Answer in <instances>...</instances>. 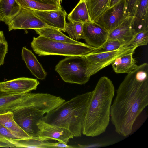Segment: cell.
Returning <instances> with one entry per match:
<instances>
[{
  "mask_svg": "<svg viewBox=\"0 0 148 148\" xmlns=\"http://www.w3.org/2000/svg\"><path fill=\"white\" fill-rule=\"evenodd\" d=\"M8 45L6 40L0 42V66L3 64L8 51Z\"/></svg>",
  "mask_w": 148,
  "mask_h": 148,
  "instance_id": "obj_31",
  "label": "cell"
},
{
  "mask_svg": "<svg viewBox=\"0 0 148 148\" xmlns=\"http://www.w3.org/2000/svg\"><path fill=\"white\" fill-rule=\"evenodd\" d=\"M5 23L9 31L18 29L34 30L49 27L34 14L33 10L22 8L14 18Z\"/></svg>",
  "mask_w": 148,
  "mask_h": 148,
  "instance_id": "obj_9",
  "label": "cell"
},
{
  "mask_svg": "<svg viewBox=\"0 0 148 148\" xmlns=\"http://www.w3.org/2000/svg\"><path fill=\"white\" fill-rule=\"evenodd\" d=\"M126 0H121L109 8L94 22L109 33L120 25L128 16L126 12Z\"/></svg>",
  "mask_w": 148,
  "mask_h": 148,
  "instance_id": "obj_8",
  "label": "cell"
},
{
  "mask_svg": "<svg viewBox=\"0 0 148 148\" xmlns=\"http://www.w3.org/2000/svg\"><path fill=\"white\" fill-rule=\"evenodd\" d=\"M39 84L36 79L20 77L0 82V90L9 95L24 94L36 90Z\"/></svg>",
  "mask_w": 148,
  "mask_h": 148,
  "instance_id": "obj_11",
  "label": "cell"
},
{
  "mask_svg": "<svg viewBox=\"0 0 148 148\" xmlns=\"http://www.w3.org/2000/svg\"><path fill=\"white\" fill-rule=\"evenodd\" d=\"M148 105V64L143 63L127 74L116 91L110 120L116 132L126 137L136 119Z\"/></svg>",
  "mask_w": 148,
  "mask_h": 148,
  "instance_id": "obj_1",
  "label": "cell"
},
{
  "mask_svg": "<svg viewBox=\"0 0 148 148\" xmlns=\"http://www.w3.org/2000/svg\"><path fill=\"white\" fill-rule=\"evenodd\" d=\"M112 81L103 76L91 91L82 127V134L97 136L105 132L110 120V110L114 95Z\"/></svg>",
  "mask_w": 148,
  "mask_h": 148,
  "instance_id": "obj_2",
  "label": "cell"
},
{
  "mask_svg": "<svg viewBox=\"0 0 148 148\" xmlns=\"http://www.w3.org/2000/svg\"><path fill=\"white\" fill-rule=\"evenodd\" d=\"M121 0H110L109 8L115 5Z\"/></svg>",
  "mask_w": 148,
  "mask_h": 148,
  "instance_id": "obj_35",
  "label": "cell"
},
{
  "mask_svg": "<svg viewBox=\"0 0 148 148\" xmlns=\"http://www.w3.org/2000/svg\"><path fill=\"white\" fill-rule=\"evenodd\" d=\"M137 46L122 47L112 51L90 53L84 56L86 63V75L88 77L111 64L117 58L125 54L134 53Z\"/></svg>",
  "mask_w": 148,
  "mask_h": 148,
  "instance_id": "obj_7",
  "label": "cell"
},
{
  "mask_svg": "<svg viewBox=\"0 0 148 148\" xmlns=\"http://www.w3.org/2000/svg\"><path fill=\"white\" fill-rule=\"evenodd\" d=\"M0 123L13 135L21 139L32 138L21 129L13 118V112L8 111L0 114Z\"/></svg>",
  "mask_w": 148,
  "mask_h": 148,
  "instance_id": "obj_19",
  "label": "cell"
},
{
  "mask_svg": "<svg viewBox=\"0 0 148 148\" xmlns=\"http://www.w3.org/2000/svg\"><path fill=\"white\" fill-rule=\"evenodd\" d=\"M134 53H130L117 58L111 64L113 69L116 73L128 74L136 69L138 65L133 58Z\"/></svg>",
  "mask_w": 148,
  "mask_h": 148,
  "instance_id": "obj_18",
  "label": "cell"
},
{
  "mask_svg": "<svg viewBox=\"0 0 148 148\" xmlns=\"http://www.w3.org/2000/svg\"><path fill=\"white\" fill-rule=\"evenodd\" d=\"M19 139H21L13 135L0 123V145L1 147H14L13 141Z\"/></svg>",
  "mask_w": 148,
  "mask_h": 148,
  "instance_id": "obj_27",
  "label": "cell"
},
{
  "mask_svg": "<svg viewBox=\"0 0 148 148\" xmlns=\"http://www.w3.org/2000/svg\"><path fill=\"white\" fill-rule=\"evenodd\" d=\"M104 144L101 143H95L87 145H78L77 146V147H95L98 146H103Z\"/></svg>",
  "mask_w": 148,
  "mask_h": 148,
  "instance_id": "obj_34",
  "label": "cell"
},
{
  "mask_svg": "<svg viewBox=\"0 0 148 148\" xmlns=\"http://www.w3.org/2000/svg\"><path fill=\"white\" fill-rule=\"evenodd\" d=\"M13 145L14 147L51 148V143L33 138L15 140Z\"/></svg>",
  "mask_w": 148,
  "mask_h": 148,
  "instance_id": "obj_25",
  "label": "cell"
},
{
  "mask_svg": "<svg viewBox=\"0 0 148 148\" xmlns=\"http://www.w3.org/2000/svg\"><path fill=\"white\" fill-rule=\"evenodd\" d=\"M140 0H126V12L128 16H134Z\"/></svg>",
  "mask_w": 148,
  "mask_h": 148,
  "instance_id": "obj_30",
  "label": "cell"
},
{
  "mask_svg": "<svg viewBox=\"0 0 148 148\" xmlns=\"http://www.w3.org/2000/svg\"><path fill=\"white\" fill-rule=\"evenodd\" d=\"M39 3L58 6L61 7L59 0H35Z\"/></svg>",
  "mask_w": 148,
  "mask_h": 148,
  "instance_id": "obj_33",
  "label": "cell"
},
{
  "mask_svg": "<svg viewBox=\"0 0 148 148\" xmlns=\"http://www.w3.org/2000/svg\"><path fill=\"white\" fill-rule=\"evenodd\" d=\"M21 8L27 9L49 11L62 8L56 5L39 3L35 0H16Z\"/></svg>",
  "mask_w": 148,
  "mask_h": 148,
  "instance_id": "obj_24",
  "label": "cell"
},
{
  "mask_svg": "<svg viewBox=\"0 0 148 148\" xmlns=\"http://www.w3.org/2000/svg\"><path fill=\"white\" fill-rule=\"evenodd\" d=\"M148 43V29L137 33L126 47L147 45Z\"/></svg>",
  "mask_w": 148,
  "mask_h": 148,
  "instance_id": "obj_29",
  "label": "cell"
},
{
  "mask_svg": "<svg viewBox=\"0 0 148 148\" xmlns=\"http://www.w3.org/2000/svg\"><path fill=\"white\" fill-rule=\"evenodd\" d=\"M39 36H42L55 40L77 44L83 43L71 39L64 34L60 30L56 28L47 27L34 29Z\"/></svg>",
  "mask_w": 148,
  "mask_h": 148,
  "instance_id": "obj_21",
  "label": "cell"
},
{
  "mask_svg": "<svg viewBox=\"0 0 148 148\" xmlns=\"http://www.w3.org/2000/svg\"><path fill=\"white\" fill-rule=\"evenodd\" d=\"M31 46L39 56L57 55L67 57L84 56L97 48L85 43L77 44L63 42L42 36L33 37Z\"/></svg>",
  "mask_w": 148,
  "mask_h": 148,
  "instance_id": "obj_5",
  "label": "cell"
},
{
  "mask_svg": "<svg viewBox=\"0 0 148 148\" xmlns=\"http://www.w3.org/2000/svg\"><path fill=\"white\" fill-rule=\"evenodd\" d=\"M21 9L16 0H0V21L5 23L12 20Z\"/></svg>",
  "mask_w": 148,
  "mask_h": 148,
  "instance_id": "obj_20",
  "label": "cell"
},
{
  "mask_svg": "<svg viewBox=\"0 0 148 148\" xmlns=\"http://www.w3.org/2000/svg\"><path fill=\"white\" fill-rule=\"evenodd\" d=\"M83 38L88 45L95 48L101 46L108 39L109 32L93 22L84 23Z\"/></svg>",
  "mask_w": 148,
  "mask_h": 148,
  "instance_id": "obj_12",
  "label": "cell"
},
{
  "mask_svg": "<svg viewBox=\"0 0 148 148\" xmlns=\"http://www.w3.org/2000/svg\"><path fill=\"white\" fill-rule=\"evenodd\" d=\"M59 1H60H60H62V0H59Z\"/></svg>",
  "mask_w": 148,
  "mask_h": 148,
  "instance_id": "obj_38",
  "label": "cell"
},
{
  "mask_svg": "<svg viewBox=\"0 0 148 148\" xmlns=\"http://www.w3.org/2000/svg\"><path fill=\"white\" fill-rule=\"evenodd\" d=\"M38 129V139L47 141L54 140L67 144L74 137L67 129L47 123L42 120L37 123Z\"/></svg>",
  "mask_w": 148,
  "mask_h": 148,
  "instance_id": "obj_10",
  "label": "cell"
},
{
  "mask_svg": "<svg viewBox=\"0 0 148 148\" xmlns=\"http://www.w3.org/2000/svg\"><path fill=\"white\" fill-rule=\"evenodd\" d=\"M6 40L3 32L0 30V42Z\"/></svg>",
  "mask_w": 148,
  "mask_h": 148,
  "instance_id": "obj_36",
  "label": "cell"
},
{
  "mask_svg": "<svg viewBox=\"0 0 148 148\" xmlns=\"http://www.w3.org/2000/svg\"><path fill=\"white\" fill-rule=\"evenodd\" d=\"M65 101L60 96L45 93H34L27 106L13 112L14 119L20 127L32 138H38L37 123L44 115Z\"/></svg>",
  "mask_w": 148,
  "mask_h": 148,
  "instance_id": "obj_4",
  "label": "cell"
},
{
  "mask_svg": "<svg viewBox=\"0 0 148 148\" xmlns=\"http://www.w3.org/2000/svg\"><path fill=\"white\" fill-rule=\"evenodd\" d=\"M134 17L128 16L120 25L109 33L108 39L123 41L125 43L126 47L136 34L131 27Z\"/></svg>",
  "mask_w": 148,
  "mask_h": 148,
  "instance_id": "obj_15",
  "label": "cell"
},
{
  "mask_svg": "<svg viewBox=\"0 0 148 148\" xmlns=\"http://www.w3.org/2000/svg\"><path fill=\"white\" fill-rule=\"evenodd\" d=\"M34 14L49 27L64 32L66 12L62 8L49 11L33 10Z\"/></svg>",
  "mask_w": 148,
  "mask_h": 148,
  "instance_id": "obj_14",
  "label": "cell"
},
{
  "mask_svg": "<svg viewBox=\"0 0 148 148\" xmlns=\"http://www.w3.org/2000/svg\"><path fill=\"white\" fill-rule=\"evenodd\" d=\"M52 148H77L76 146H71L61 142L51 143Z\"/></svg>",
  "mask_w": 148,
  "mask_h": 148,
  "instance_id": "obj_32",
  "label": "cell"
},
{
  "mask_svg": "<svg viewBox=\"0 0 148 148\" xmlns=\"http://www.w3.org/2000/svg\"><path fill=\"white\" fill-rule=\"evenodd\" d=\"M5 93L2 92L0 90V95L5 94Z\"/></svg>",
  "mask_w": 148,
  "mask_h": 148,
  "instance_id": "obj_37",
  "label": "cell"
},
{
  "mask_svg": "<svg viewBox=\"0 0 148 148\" xmlns=\"http://www.w3.org/2000/svg\"><path fill=\"white\" fill-rule=\"evenodd\" d=\"M123 42L116 39H108L100 47L94 50L92 53H97L112 51L125 46Z\"/></svg>",
  "mask_w": 148,
  "mask_h": 148,
  "instance_id": "obj_28",
  "label": "cell"
},
{
  "mask_svg": "<svg viewBox=\"0 0 148 148\" xmlns=\"http://www.w3.org/2000/svg\"><path fill=\"white\" fill-rule=\"evenodd\" d=\"M83 23L69 21L66 22L64 32L69 35V37L77 41L83 38Z\"/></svg>",
  "mask_w": 148,
  "mask_h": 148,
  "instance_id": "obj_26",
  "label": "cell"
},
{
  "mask_svg": "<svg viewBox=\"0 0 148 148\" xmlns=\"http://www.w3.org/2000/svg\"><path fill=\"white\" fill-rule=\"evenodd\" d=\"M22 60L32 75L40 80L46 78L47 73L37 58L32 51L23 47L21 52Z\"/></svg>",
  "mask_w": 148,
  "mask_h": 148,
  "instance_id": "obj_16",
  "label": "cell"
},
{
  "mask_svg": "<svg viewBox=\"0 0 148 148\" xmlns=\"http://www.w3.org/2000/svg\"><path fill=\"white\" fill-rule=\"evenodd\" d=\"M69 21L85 23L91 21L86 6V0H80L68 16Z\"/></svg>",
  "mask_w": 148,
  "mask_h": 148,
  "instance_id": "obj_23",
  "label": "cell"
},
{
  "mask_svg": "<svg viewBox=\"0 0 148 148\" xmlns=\"http://www.w3.org/2000/svg\"><path fill=\"white\" fill-rule=\"evenodd\" d=\"M110 0H86L91 21L94 22L109 8Z\"/></svg>",
  "mask_w": 148,
  "mask_h": 148,
  "instance_id": "obj_22",
  "label": "cell"
},
{
  "mask_svg": "<svg viewBox=\"0 0 148 148\" xmlns=\"http://www.w3.org/2000/svg\"><path fill=\"white\" fill-rule=\"evenodd\" d=\"M34 93L0 95V114L8 111L13 112L28 105L32 101Z\"/></svg>",
  "mask_w": 148,
  "mask_h": 148,
  "instance_id": "obj_13",
  "label": "cell"
},
{
  "mask_svg": "<svg viewBox=\"0 0 148 148\" xmlns=\"http://www.w3.org/2000/svg\"><path fill=\"white\" fill-rule=\"evenodd\" d=\"M148 0H140L131 25L136 33L148 29Z\"/></svg>",
  "mask_w": 148,
  "mask_h": 148,
  "instance_id": "obj_17",
  "label": "cell"
},
{
  "mask_svg": "<svg viewBox=\"0 0 148 148\" xmlns=\"http://www.w3.org/2000/svg\"><path fill=\"white\" fill-rule=\"evenodd\" d=\"M91 91L79 95L46 114L45 122L69 130L74 137H81Z\"/></svg>",
  "mask_w": 148,
  "mask_h": 148,
  "instance_id": "obj_3",
  "label": "cell"
},
{
  "mask_svg": "<svg viewBox=\"0 0 148 148\" xmlns=\"http://www.w3.org/2000/svg\"><path fill=\"white\" fill-rule=\"evenodd\" d=\"M86 63L84 56H68L60 60L55 71L64 82L84 85L90 77L86 75Z\"/></svg>",
  "mask_w": 148,
  "mask_h": 148,
  "instance_id": "obj_6",
  "label": "cell"
}]
</instances>
